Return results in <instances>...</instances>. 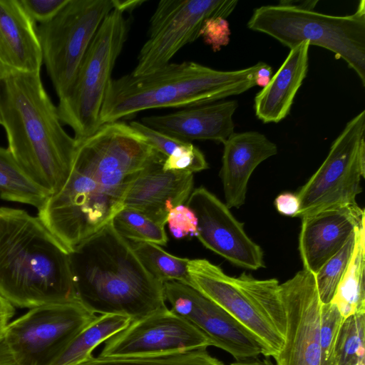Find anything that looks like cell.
Segmentation results:
<instances>
[{
    "label": "cell",
    "mask_w": 365,
    "mask_h": 365,
    "mask_svg": "<svg viewBox=\"0 0 365 365\" xmlns=\"http://www.w3.org/2000/svg\"><path fill=\"white\" fill-rule=\"evenodd\" d=\"M163 287L170 309L202 333L211 346L225 351L236 361L263 354L262 346L246 328L198 290L175 281L164 282Z\"/></svg>",
    "instance_id": "5bb4252c"
},
{
    "label": "cell",
    "mask_w": 365,
    "mask_h": 365,
    "mask_svg": "<svg viewBox=\"0 0 365 365\" xmlns=\"http://www.w3.org/2000/svg\"><path fill=\"white\" fill-rule=\"evenodd\" d=\"M104 343L101 356H149L211 346L202 333L168 307L131 322Z\"/></svg>",
    "instance_id": "9a60e30c"
},
{
    "label": "cell",
    "mask_w": 365,
    "mask_h": 365,
    "mask_svg": "<svg viewBox=\"0 0 365 365\" xmlns=\"http://www.w3.org/2000/svg\"><path fill=\"white\" fill-rule=\"evenodd\" d=\"M365 110L351 119L318 170L296 194L301 219L324 210L356 205L365 177Z\"/></svg>",
    "instance_id": "30bf717a"
},
{
    "label": "cell",
    "mask_w": 365,
    "mask_h": 365,
    "mask_svg": "<svg viewBox=\"0 0 365 365\" xmlns=\"http://www.w3.org/2000/svg\"><path fill=\"white\" fill-rule=\"evenodd\" d=\"M78 299L94 314L131 322L167 307L163 284L143 267L109 222L69 252Z\"/></svg>",
    "instance_id": "3957f363"
},
{
    "label": "cell",
    "mask_w": 365,
    "mask_h": 365,
    "mask_svg": "<svg viewBox=\"0 0 365 365\" xmlns=\"http://www.w3.org/2000/svg\"><path fill=\"white\" fill-rule=\"evenodd\" d=\"M0 125L24 173L50 195L58 192L69 176L77 143L63 128L41 72L1 80Z\"/></svg>",
    "instance_id": "7a4b0ae2"
},
{
    "label": "cell",
    "mask_w": 365,
    "mask_h": 365,
    "mask_svg": "<svg viewBox=\"0 0 365 365\" xmlns=\"http://www.w3.org/2000/svg\"><path fill=\"white\" fill-rule=\"evenodd\" d=\"M164 170L185 171L190 173L208 168L204 154L190 142H185L165 158Z\"/></svg>",
    "instance_id": "1f68e13d"
},
{
    "label": "cell",
    "mask_w": 365,
    "mask_h": 365,
    "mask_svg": "<svg viewBox=\"0 0 365 365\" xmlns=\"http://www.w3.org/2000/svg\"><path fill=\"white\" fill-rule=\"evenodd\" d=\"M259 67L255 74V85L265 87L272 76V67L264 62H259Z\"/></svg>",
    "instance_id": "f35d334b"
},
{
    "label": "cell",
    "mask_w": 365,
    "mask_h": 365,
    "mask_svg": "<svg viewBox=\"0 0 365 365\" xmlns=\"http://www.w3.org/2000/svg\"><path fill=\"white\" fill-rule=\"evenodd\" d=\"M285 331L275 365H321L322 302L315 276L303 269L279 284Z\"/></svg>",
    "instance_id": "4fadbf2b"
},
{
    "label": "cell",
    "mask_w": 365,
    "mask_h": 365,
    "mask_svg": "<svg viewBox=\"0 0 365 365\" xmlns=\"http://www.w3.org/2000/svg\"><path fill=\"white\" fill-rule=\"evenodd\" d=\"M247 27L290 49L302 42L320 46L342 58L365 86V6L351 15L334 16L280 2L255 9Z\"/></svg>",
    "instance_id": "52a82bcc"
},
{
    "label": "cell",
    "mask_w": 365,
    "mask_h": 365,
    "mask_svg": "<svg viewBox=\"0 0 365 365\" xmlns=\"http://www.w3.org/2000/svg\"><path fill=\"white\" fill-rule=\"evenodd\" d=\"M274 205L280 214L290 217H297L300 207L299 197L291 192L279 195L274 200Z\"/></svg>",
    "instance_id": "8d00e7d4"
},
{
    "label": "cell",
    "mask_w": 365,
    "mask_h": 365,
    "mask_svg": "<svg viewBox=\"0 0 365 365\" xmlns=\"http://www.w3.org/2000/svg\"><path fill=\"white\" fill-rule=\"evenodd\" d=\"M259 63L219 71L194 61L169 63L141 76L128 73L110 81L100 113L101 125L138 112L190 108L241 94L255 85Z\"/></svg>",
    "instance_id": "5b68a950"
},
{
    "label": "cell",
    "mask_w": 365,
    "mask_h": 365,
    "mask_svg": "<svg viewBox=\"0 0 365 365\" xmlns=\"http://www.w3.org/2000/svg\"><path fill=\"white\" fill-rule=\"evenodd\" d=\"M365 225L357 230L354 249L348 266L338 284L334 304L344 318L365 313Z\"/></svg>",
    "instance_id": "cb8c5ba5"
},
{
    "label": "cell",
    "mask_w": 365,
    "mask_h": 365,
    "mask_svg": "<svg viewBox=\"0 0 365 365\" xmlns=\"http://www.w3.org/2000/svg\"><path fill=\"white\" fill-rule=\"evenodd\" d=\"M0 84H1V79H0Z\"/></svg>",
    "instance_id": "ee69618b"
},
{
    "label": "cell",
    "mask_w": 365,
    "mask_h": 365,
    "mask_svg": "<svg viewBox=\"0 0 365 365\" xmlns=\"http://www.w3.org/2000/svg\"><path fill=\"white\" fill-rule=\"evenodd\" d=\"M236 100L220 101L142 118V123L185 142L213 140L224 143L235 132Z\"/></svg>",
    "instance_id": "ffe728a7"
},
{
    "label": "cell",
    "mask_w": 365,
    "mask_h": 365,
    "mask_svg": "<svg viewBox=\"0 0 365 365\" xmlns=\"http://www.w3.org/2000/svg\"><path fill=\"white\" fill-rule=\"evenodd\" d=\"M144 2L145 1L143 0H114V9H118L125 13V11L135 9Z\"/></svg>",
    "instance_id": "60d3db41"
},
{
    "label": "cell",
    "mask_w": 365,
    "mask_h": 365,
    "mask_svg": "<svg viewBox=\"0 0 365 365\" xmlns=\"http://www.w3.org/2000/svg\"><path fill=\"white\" fill-rule=\"evenodd\" d=\"M165 157L158 153L130 186L123 207L136 210L162 226L169 212L187 202L193 187V174L164 170Z\"/></svg>",
    "instance_id": "e0dca14e"
},
{
    "label": "cell",
    "mask_w": 365,
    "mask_h": 365,
    "mask_svg": "<svg viewBox=\"0 0 365 365\" xmlns=\"http://www.w3.org/2000/svg\"><path fill=\"white\" fill-rule=\"evenodd\" d=\"M0 365H17L6 344L4 335L0 336Z\"/></svg>",
    "instance_id": "ab89813d"
},
{
    "label": "cell",
    "mask_w": 365,
    "mask_h": 365,
    "mask_svg": "<svg viewBox=\"0 0 365 365\" xmlns=\"http://www.w3.org/2000/svg\"><path fill=\"white\" fill-rule=\"evenodd\" d=\"M0 294L27 309L78 299L68 250L24 210L0 207Z\"/></svg>",
    "instance_id": "277c9868"
},
{
    "label": "cell",
    "mask_w": 365,
    "mask_h": 365,
    "mask_svg": "<svg viewBox=\"0 0 365 365\" xmlns=\"http://www.w3.org/2000/svg\"><path fill=\"white\" fill-rule=\"evenodd\" d=\"M236 0H162L151 16L148 38L140 50L134 76L153 73L170 63L185 46L200 37L205 21L227 18Z\"/></svg>",
    "instance_id": "7c38bea8"
},
{
    "label": "cell",
    "mask_w": 365,
    "mask_h": 365,
    "mask_svg": "<svg viewBox=\"0 0 365 365\" xmlns=\"http://www.w3.org/2000/svg\"><path fill=\"white\" fill-rule=\"evenodd\" d=\"M36 24L20 0H0V79L41 72L43 57Z\"/></svg>",
    "instance_id": "d6986e66"
},
{
    "label": "cell",
    "mask_w": 365,
    "mask_h": 365,
    "mask_svg": "<svg viewBox=\"0 0 365 365\" xmlns=\"http://www.w3.org/2000/svg\"><path fill=\"white\" fill-rule=\"evenodd\" d=\"M130 317L116 314L97 317L69 343L51 365H77L93 356V351L113 335L126 328Z\"/></svg>",
    "instance_id": "603a6c76"
},
{
    "label": "cell",
    "mask_w": 365,
    "mask_h": 365,
    "mask_svg": "<svg viewBox=\"0 0 365 365\" xmlns=\"http://www.w3.org/2000/svg\"><path fill=\"white\" fill-rule=\"evenodd\" d=\"M309 46L305 41L291 48L269 83L256 94L255 115L264 123H279L289 115L307 73Z\"/></svg>",
    "instance_id": "7402d4cb"
},
{
    "label": "cell",
    "mask_w": 365,
    "mask_h": 365,
    "mask_svg": "<svg viewBox=\"0 0 365 365\" xmlns=\"http://www.w3.org/2000/svg\"><path fill=\"white\" fill-rule=\"evenodd\" d=\"M96 317L78 299L51 303L11 320L3 335L17 365H51Z\"/></svg>",
    "instance_id": "8fae6325"
},
{
    "label": "cell",
    "mask_w": 365,
    "mask_h": 365,
    "mask_svg": "<svg viewBox=\"0 0 365 365\" xmlns=\"http://www.w3.org/2000/svg\"><path fill=\"white\" fill-rule=\"evenodd\" d=\"M49 196L24 173L8 148L0 146V197L38 210Z\"/></svg>",
    "instance_id": "d4e9b609"
},
{
    "label": "cell",
    "mask_w": 365,
    "mask_h": 365,
    "mask_svg": "<svg viewBox=\"0 0 365 365\" xmlns=\"http://www.w3.org/2000/svg\"><path fill=\"white\" fill-rule=\"evenodd\" d=\"M77 365H225L207 349L141 356H91Z\"/></svg>",
    "instance_id": "4316f807"
},
{
    "label": "cell",
    "mask_w": 365,
    "mask_h": 365,
    "mask_svg": "<svg viewBox=\"0 0 365 365\" xmlns=\"http://www.w3.org/2000/svg\"><path fill=\"white\" fill-rule=\"evenodd\" d=\"M187 270L194 287L246 328L259 342L264 357L282 349L285 315L276 279H257L245 272L238 277L205 259H190Z\"/></svg>",
    "instance_id": "8992f818"
},
{
    "label": "cell",
    "mask_w": 365,
    "mask_h": 365,
    "mask_svg": "<svg viewBox=\"0 0 365 365\" xmlns=\"http://www.w3.org/2000/svg\"><path fill=\"white\" fill-rule=\"evenodd\" d=\"M69 176L37 216L70 252L111 221L140 171L158 153L130 124L101 125L76 141Z\"/></svg>",
    "instance_id": "6da1fadb"
},
{
    "label": "cell",
    "mask_w": 365,
    "mask_h": 365,
    "mask_svg": "<svg viewBox=\"0 0 365 365\" xmlns=\"http://www.w3.org/2000/svg\"><path fill=\"white\" fill-rule=\"evenodd\" d=\"M114 0H68L37 27L43 63L58 100L70 91L81 61Z\"/></svg>",
    "instance_id": "9c48e42d"
},
{
    "label": "cell",
    "mask_w": 365,
    "mask_h": 365,
    "mask_svg": "<svg viewBox=\"0 0 365 365\" xmlns=\"http://www.w3.org/2000/svg\"><path fill=\"white\" fill-rule=\"evenodd\" d=\"M130 125L141 133L148 139L149 143L165 158L169 156L178 147L185 143V141L168 135L138 121H131Z\"/></svg>",
    "instance_id": "d590c367"
},
{
    "label": "cell",
    "mask_w": 365,
    "mask_h": 365,
    "mask_svg": "<svg viewBox=\"0 0 365 365\" xmlns=\"http://www.w3.org/2000/svg\"><path fill=\"white\" fill-rule=\"evenodd\" d=\"M186 205L197 217V237L206 248L237 267L251 270L265 267L260 246L215 195L198 187L191 192Z\"/></svg>",
    "instance_id": "2e32d148"
},
{
    "label": "cell",
    "mask_w": 365,
    "mask_h": 365,
    "mask_svg": "<svg viewBox=\"0 0 365 365\" xmlns=\"http://www.w3.org/2000/svg\"><path fill=\"white\" fill-rule=\"evenodd\" d=\"M131 246L145 269L158 282L175 281L191 286L189 259L170 255L153 243L135 242Z\"/></svg>",
    "instance_id": "484cf974"
},
{
    "label": "cell",
    "mask_w": 365,
    "mask_h": 365,
    "mask_svg": "<svg viewBox=\"0 0 365 365\" xmlns=\"http://www.w3.org/2000/svg\"><path fill=\"white\" fill-rule=\"evenodd\" d=\"M365 313L344 318L336 346V365H349L365 360Z\"/></svg>",
    "instance_id": "f546056e"
},
{
    "label": "cell",
    "mask_w": 365,
    "mask_h": 365,
    "mask_svg": "<svg viewBox=\"0 0 365 365\" xmlns=\"http://www.w3.org/2000/svg\"><path fill=\"white\" fill-rule=\"evenodd\" d=\"M16 307L0 294V336L3 335L15 314Z\"/></svg>",
    "instance_id": "74e56055"
},
{
    "label": "cell",
    "mask_w": 365,
    "mask_h": 365,
    "mask_svg": "<svg viewBox=\"0 0 365 365\" xmlns=\"http://www.w3.org/2000/svg\"><path fill=\"white\" fill-rule=\"evenodd\" d=\"M222 180L225 205L230 209L245 204L247 184L255 168L277 153V145L257 131L234 133L224 143Z\"/></svg>",
    "instance_id": "44dd1931"
},
{
    "label": "cell",
    "mask_w": 365,
    "mask_h": 365,
    "mask_svg": "<svg viewBox=\"0 0 365 365\" xmlns=\"http://www.w3.org/2000/svg\"><path fill=\"white\" fill-rule=\"evenodd\" d=\"M230 365H275L272 360L268 358L265 357L264 359H259L257 358L247 359V360H243V361H235L231 363Z\"/></svg>",
    "instance_id": "b9f144b4"
},
{
    "label": "cell",
    "mask_w": 365,
    "mask_h": 365,
    "mask_svg": "<svg viewBox=\"0 0 365 365\" xmlns=\"http://www.w3.org/2000/svg\"><path fill=\"white\" fill-rule=\"evenodd\" d=\"M68 0H20L29 17L36 23L45 24L51 21Z\"/></svg>",
    "instance_id": "e575fe53"
},
{
    "label": "cell",
    "mask_w": 365,
    "mask_h": 365,
    "mask_svg": "<svg viewBox=\"0 0 365 365\" xmlns=\"http://www.w3.org/2000/svg\"><path fill=\"white\" fill-rule=\"evenodd\" d=\"M170 232L176 239L197 237V219L195 212L183 204L173 208L166 219Z\"/></svg>",
    "instance_id": "d6a6232c"
},
{
    "label": "cell",
    "mask_w": 365,
    "mask_h": 365,
    "mask_svg": "<svg viewBox=\"0 0 365 365\" xmlns=\"http://www.w3.org/2000/svg\"><path fill=\"white\" fill-rule=\"evenodd\" d=\"M128 30L124 13L116 9L111 11L90 43L70 91L58 100L60 120L73 130L76 141L88 138L101 126L106 90Z\"/></svg>",
    "instance_id": "ba28073f"
},
{
    "label": "cell",
    "mask_w": 365,
    "mask_h": 365,
    "mask_svg": "<svg viewBox=\"0 0 365 365\" xmlns=\"http://www.w3.org/2000/svg\"><path fill=\"white\" fill-rule=\"evenodd\" d=\"M364 220V210L357 204L324 210L302 218L299 251L303 269L315 274Z\"/></svg>",
    "instance_id": "ac0fdd59"
},
{
    "label": "cell",
    "mask_w": 365,
    "mask_h": 365,
    "mask_svg": "<svg viewBox=\"0 0 365 365\" xmlns=\"http://www.w3.org/2000/svg\"><path fill=\"white\" fill-rule=\"evenodd\" d=\"M111 222L116 232L125 240L159 246L167 245L168 239L164 227L136 210L123 207Z\"/></svg>",
    "instance_id": "83f0119b"
},
{
    "label": "cell",
    "mask_w": 365,
    "mask_h": 365,
    "mask_svg": "<svg viewBox=\"0 0 365 365\" xmlns=\"http://www.w3.org/2000/svg\"><path fill=\"white\" fill-rule=\"evenodd\" d=\"M359 227L356 228L344 246L314 274L318 294L322 304L331 302L334 297L338 284L352 255Z\"/></svg>",
    "instance_id": "f1b7e54d"
},
{
    "label": "cell",
    "mask_w": 365,
    "mask_h": 365,
    "mask_svg": "<svg viewBox=\"0 0 365 365\" xmlns=\"http://www.w3.org/2000/svg\"><path fill=\"white\" fill-rule=\"evenodd\" d=\"M344 319L334 304H322L319 339L321 365H336V341Z\"/></svg>",
    "instance_id": "4dcf8cb0"
},
{
    "label": "cell",
    "mask_w": 365,
    "mask_h": 365,
    "mask_svg": "<svg viewBox=\"0 0 365 365\" xmlns=\"http://www.w3.org/2000/svg\"><path fill=\"white\" fill-rule=\"evenodd\" d=\"M230 34L228 21L224 18L215 17L205 21L200 35L216 52L229 43Z\"/></svg>",
    "instance_id": "836d02e7"
},
{
    "label": "cell",
    "mask_w": 365,
    "mask_h": 365,
    "mask_svg": "<svg viewBox=\"0 0 365 365\" xmlns=\"http://www.w3.org/2000/svg\"><path fill=\"white\" fill-rule=\"evenodd\" d=\"M349 365H365V360H357L355 361H353Z\"/></svg>",
    "instance_id": "7bdbcfd3"
}]
</instances>
